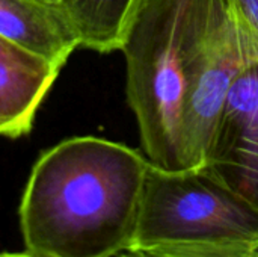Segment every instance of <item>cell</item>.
I'll use <instances>...</instances> for the list:
<instances>
[{"label": "cell", "instance_id": "7c38bea8", "mask_svg": "<svg viewBox=\"0 0 258 257\" xmlns=\"http://www.w3.org/2000/svg\"><path fill=\"white\" fill-rule=\"evenodd\" d=\"M41 2H47V3H57V0H41Z\"/></svg>", "mask_w": 258, "mask_h": 257}, {"label": "cell", "instance_id": "7a4b0ae2", "mask_svg": "<svg viewBox=\"0 0 258 257\" xmlns=\"http://www.w3.org/2000/svg\"><path fill=\"white\" fill-rule=\"evenodd\" d=\"M212 0H148L124 47L127 103L147 159L184 171L181 121L190 56Z\"/></svg>", "mask_w": 258, "mask_h": 257}, {"label": "cell", "instance_id": "6da1fadb", "mask_svg": "<svg viewBox=\"0 0 258 257\" xmlns=\"http://www.w3.org/2000/svg\"><path fill=\"white\" fill-rule=\"evenodd\" d=\"M150 161L98 136L68 138L44 151L27 179L18 217L36 257L128 253Z\"/></svg>", "mask_w": 258, "mask_h": 257}, {"label": "cell", "instance_id": "8fae6325", "mask_svg": "<svg viewBox=\"0 0 258 257\" xmlns=\"http://www.w3.org/2000/svg\"><path fill=\"white\" fill-rule=\"evenodd\" d=\"M119 257H142V256H138V254H133V253H124V254H121Z\"/></svg>", "mask_w": 258, "mask_h": 257}, {"label": "cell", "instance_id": "ba28073f", "mask_svg": "<svg viewBox=\"0 0 258 257\" xmlns=\"http://www.w3.org/2000/svg\"><path fill=\"white\" fill-rule=\"evenodd\" d=\"M148 0H57L79 47L107 55L122 50Z\"/></svg>", "mask_w": 258, "mask_h": 257}, {"label": "cell", "instance_id": "3957f363", "mask_svg": "<svg viewBox=\"0 0 258 257\" xmlns=\"http://www.w3.org/2000/svg\"><path fill=\"white\" fill-rule=\"evenodd\" d=\"M128 253L142 257H258V208L204 170L150 162Z\"/></svg>", "mask_w": 258, "mask_h": 257}, {"label": "cell", "instance_id": "52a82bcc", "mask_svg": "<svg viewBox=\"0 0 258 257\" xmlns=\"http://www.w3.org/2000/svg\"><path fill=\"white\" fill-rule=\"evenodd\" d=\"M0 35L63 67L79 41L57 3L0 0Z\"/></svg>", "mask_w": 258, "mask_h": 257}, {"label": "cell", "instance_id": "9c48e42d", "mask_svg": "<svg viewBox=\"0 0 258 257\" xmlns=\"http://www.w3.org/2000/svg\"><path fill=\"white\" fill-rule=\"evenodd\" d=\"M243 27L258 41V0H228Z\"/></svg>", "mask_w": 258, "mask_h": 257}, {"label": "cell", "instance_id": "277c9868", "mask_svg": "<svg viewBox=\"0 0 258 257\" xmlns=\"http://www.w3.org/2000/svg\"><path fill=\"white\" fill-rule=\"evenodd\" d=\"M258 62V41L228 0H212L187 67L181 139L184 170L206 165L215 127L234 79Z\"/></svg>", "mask_w": 258, "mask_h": 257}, {"label": "cell", "instance_id": "8992f818", "mask_svg": "<svg viewBox=\"0 0 258 257\" xmlns=\"http://www.w3.org/2000/svg\"><path fill=\"white\" fill-rule=\"evenodd\" d=\"M62 67L0 35V138L32 132L39 106Z\"/></svg>", "mask_w": 258, "mask_h": 257}, {"label": "cell", "instance_id": "30bf717a", "mask_svg": "<svg viewBox=\"0 0 258 257\" xmlns=\"http://www.w3.org/2000/svg\"><path fill=\"white\" fill-rule=\"evenodd\" d=\"M0 257H36L30 253H27L26 250L21 253H0Z\"/></svg>", "mask_w": 258, "mask_h": 257}, {"label": "cell", "instance_id": "5b68a950", "mask_svg": "<svg viewBox=\"0 0 258 257\" xmlns=\"http://www.w3.org/2000/svg\"><path fill=\"white\" fill-rule=\"evenodd\" d=\"M201 170L258 208V62L234 79Z\"/></svg>", "mask_w": 258, "mask_h": 257}]
</instances>
